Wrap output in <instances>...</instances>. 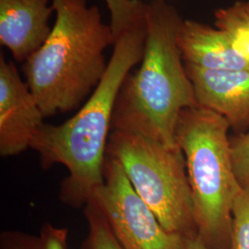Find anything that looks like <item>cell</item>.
<instances>
[{"label":"cell","mask_w":249,"mask_h":249,"mask_svg":"<svg viewBox=\"0 0 249 249\" xmlns=\"http://www.w3.org/2000/svg\"><path fill=\"white\" fill-rule=\"evenodd\" d=\"M104 184L91 201L123 249H182L185 237L166 231L131 186L118 160L107 155Z\"/></svg>","instance_id":"6"},{"label":"cell","mask_w":249,"mask_h":249,"mask_svg":"<svg viewBox=\"0 0 249 249\" xmlns=\"http://www.w3.org/2000/svg\"><path fill=\"white\" fill-rule=\"evenodd\" d=\"M145 19L142 60L125 78L118 93L112 130L139 134L177 148L182 112L198 107L178 45L184 19L164 0L146 3Z\"/></svg>","instance_id":"2"},{"label":"cell","mask_w":249,"mask_h":249,"mask_svg":"<svg viewBox=\"0 0 249 249\" xmlns=\"http://www.w3.org/2000/svg\"><path fill=\"white\" fill-rule=\"evenodd\" d=\"M107 155L120 162L135 191L166 231L182 236L197 235L186 161L179 147L112 130Z\"/></svg>","instance_id":"5"},{"label":"cell","mask_w":249,"mask_h":249,"mask_svg":"<svg viewBox=\"0 0 249 249\" xmlns=\"http://www.w3.org/2000/svg\"><path fill=\"white\" fill-rule=\"evenodd\" d=\"M185 66L198 107L223 116L231 126H249V69L209 71Z\"/></svg>","instance_id":"8"},{"label":"cell","mask_w":249,"mask_h":249,"mask_svg":"<svg viewBox=\"0 0 249 249\" xmlns=\"http://www.w3.org/2000/svg\"><path fill=\"white\" fill-rule=\"evenodd\" d=\"M146 35L144 18L118 36L106 74L89 99L63 124H45L32 144L43 168L61 164L68 170L60 198L72 208H84L104 184L116 99L125 78L142 60Z\"/></svg>","instance_id":"1"},{"label":"cell","mask_w":249,"mask_h":249,"mask_svg":"<svg viewBox=\"0 0 249 249\" xmlns=\"http://www.w3.org/2000/svg\"><path fill=\"white\" fill-rule=\"evenodd\" d=\"M184 63L209 71L249 69V60L238 53L227 32L196 20L184 19L178 32Z\"/></svg>","instance_id":"10"},{"label":"cell","mask_w":249,"mask_h":249,"mask_svg":"<svg viewBox=\"0 0 249 249\" xmlns=\"http://www.w3.org/2000/svg\"><path fill=\"white\" fill-rule=\"evenodd\" d=\"M1 249H42L40 236L24 231H5L0 235Z\"/></svg>","instance_id":"16"},{"label":"cell","mask_w":249,"mask_h":249,"mask_svg":"<svg viewBox=\"0 0 249 249\" xmlns=\"http://www.w3.org/2000/svg\"><path fill=\"white\" fill-rule=\"evenodd\" d=\"M182 249H211L198 235L185 237L184 245Z\"/></svg>","instance_id":"18"},{"label":"cell","mask_w":249,"mask_h":249,"mask_svg":"<svg viewBox=\"0 0 249 249\" xmlns=\"http://www.w3.org/2000/svg\"><path fill=\"white\" fill-rule=\"evenodd\" d=\"M89 231L82 249H123L98 208L89 201L84 207Z\"/></svg>","instance_id":"12"},{"label":"cell","mask_w":249,"mask_h":249,"mask_svg":"<svg viewBox=\"0 0 249 249\" xmlns=\"http://www.w3.org/2000/svg\"><path fill=\"white\" fill-rule=\"evenodd\" d=\"M55 21L44 45L23 63L28 87L45 117L83 106L107 71L111 25L87 0H53Z\"/></svg>","instance_id":"3"},{"label":"cell","mask_w":249,"mask_h":249,"mask_svg":"<svg viewBox=\"0 0 249 249\" xmlns=\"http://www.w3.org/2000/svg\"><path fill=\"white\" fill-rule=\"evenodd\" d=\"M53 0H0V43L18 62L44 45L52 27Z\"/></svg>","instance_id":"9"},{"label":"cell","mask_w":249,"mask_h":249,"mask_svg":"<svg viewBox=\"0 0 249 249\" xmlns=\"http://www.w3.org/2000/svg\"><path fill=\"white\" fill-rule=\"evenodd\" d=\"M230 249H249V187H242L231 209Z\"/></svg>","instance_id":"14"},{"label":"cell","mask_w":249,"mask_h":249,"mask_svg":"<svg viewBox=\"0 0 249 249\" xmlns=\"http://www.w3.org/2000/svg\"><path fill=\"white\" fill-rule=\"evenodd\" d=\"M69 230L45 223L41 229L40 239L42 249H67Z\"/></svg>","instance_id":"17"},{"label":"cell","mask_w":249,"mask_h":249,"mask_svg":"<svg viewBox=\"0 0 249 249\" xmlns=\"http://www.w3.org/2000/svg\"><path fill=\"white\" fill-rule=\"evenodd\" d=\"M230 124L201 107L187 108L179 118L177 142L184 154L196 233L211 249L230 241L231 209L242 189L236 178Z\"/></svg>","instance_id":"4"},{"label":"cell","mask_w":249,"mask_h":249,"mask_svg":"<svg viewBox=\"0 0 249 249\" xmlns=\"http://www.w3.org/2000/svg\"><path fill=\"white\" fill-rule=\"evenodd\" d=\"M215 26L227 32L234 49L249 60V0L218 9Z\"/></svg>","instance_id":"11"},{"label":"cell","mask_w":249,"mask_h":249,"mask_svg":"<svg viewBox=\"0 0 249 249\" xmlns=\"http://www.w3.org/2000/svg\"><path fill=\"white\" fill-rule=\"evenodd\" d=\"M111 16L115 41L125 30L145 18L146 3L141 0H105Z\"/></svg>","instance_id":"13"},{"label":"cell","mask_w":249,"mask_h":249,"mask_svg":"<svg viewBox=\"0 0 249 249\" xmlns=\"http://www.w3.org/2000/svg\"><path fill=\"white\" fill-rule=\"evenodd\" d=\"M45 118L14 62L0 53L1 157L16 156L31 148Z\"/></svg>","instance_id":"7"},{"label":"cell","mask_w":249,"mask_h":249,"mask_svg":"<svg viewBox=\"0 0 249 249\" xmlns=\"http://www.w3.org/2000/svg\"><path fill=\"white\" fill-rule=\"evenodd\" d=\"M233 168L241 186L249 187V126L244 134L231 142Z\"/></svg>","instance_id":"15"}]
</instances>
